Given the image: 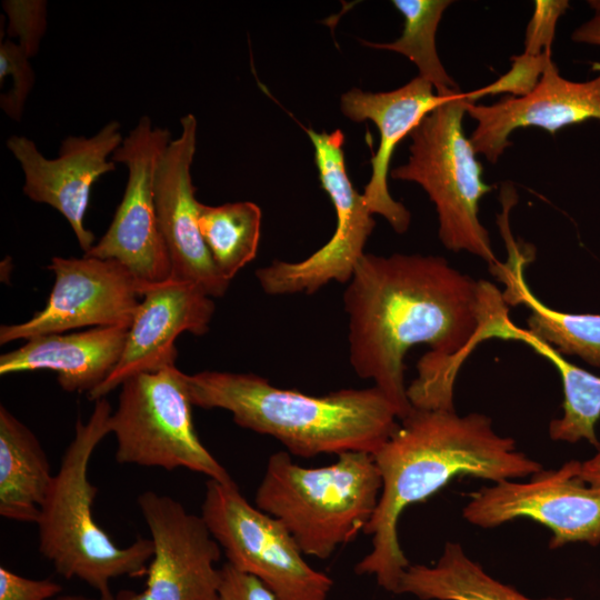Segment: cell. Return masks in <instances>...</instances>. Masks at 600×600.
Instances as JSON below:
<instances>
[{"label": "cell", "instance_id": "6da1fadb", "mask_svg": "<svg viewBox=\"0 0 600 600\" xmlns=\"http://www.w3.org/2000/svg\"><path fill=\"white\" fill-rule=\"evenodd\" d=\"M343 307L350 364L384 393L399 420L413 408L454 410L462 362L509 318L492 283L418 253H364Z\"/></svg>", "mask_w": 600, "mask_h": 600}, {"label": "cell", "instance_id": "7a4b0ae2", "mask_svg": "<svg viewBox=\"0 0 600 600\" xmlns=\"http://www.w3.org/2000/svg\"><path fill=\"white\" fill-rule=\"evenodd\" d=\"M382 487L377 509L364 529L371 551L354 567L371 574L379 587L398 594L410 566L399 542L403 510L432 497L458 477L493 483L530 477L543 466L517 447L514 439L496 432L490 417L456 410L416 409L402 420L373 454Z\"/></svg>", "mask_w": 600, "mask_h": 600}, {"label": "cell", "instance_id": "3957f363", "mask_svg": "<svg viewBox=\"0 0 600 600\" xmlns=\"http://www.w3.org/2000/svg\"><path fill=\"white\" fill-rule=\"evenodd\" d=\"M193 407L224 409L236 424L279 440L290 454H374L399 424L396 408L372 386L316 397L278 388L253 373L184 374Z\"/></svg>", "mask_w": 600, "mask_h": 600}, {"label": "cell", "instance_id": "277c9868", "mask_svg": "<svg viewBox=\"0 0 600 600\" xmlns=\"http://www.w3.org/2000/svg\"><path fill=\"white\" fill-rule=\"evenodd\" d=\"M111 406L94 401L89 419L76 422L74 437L41 507L37 521L38 550L66 579L86 582L100 600H113L110 583L120 577H144L153 556V542L138 536L119 547L93 519L97 487L88 477L94 449L110 434Z\"/></svg>", "mask_w": 600, "mask_h": 600}, {"label": "cell", "instance_id": "5b68a950", "mask_svg": "<svg viewBox=\"0 0 600 600\" xmlns=\"http://www.w3.org/2000/svg\"><path fill=\"white\" fill-rule=\"evenodd\" d=\"M382 481L373 454L347 451L323 467L307 468L288 451L269 457L256 507L279 520L304 556L320 560L364 531Z\"/></svg>", "mask_w": 600, "mask_h": 600}, {"label": "cell", "instance_id": "8992f818", "mask_svg": "<svg viewBox=\"0 0 600 600\" xmlns=\"http://www.w3.org/2000/svg\"><path fill=\"white\" fill-rule=\"evenodd\" d=\"M468 99L458 91L436 108L410 133L407 163L394 168L392 179L416 182L436 207L439 238L454 252L467 251L490 267L497 264L488 230L479 219L481 198L492 190L482 180V166L476 158L462 120Z\"/></svg>", "mask_w": 600, "mask_h": 600}, {"label": "cell", "instance_id": "52a82bcc", "mask_svg": "<svg viewBox=\"0 0 600 600\" xmlns=\"http://www.w3.org/2000/svg\"><path fill=\"white\" fill-rule=\"evenodd\" d=\"M184 374L176 366L137 374L120 386L109 420L120 464L184 468L211 480H233L202 444L192 420Z\"/></svg>", "mask_w": 600, "mask_h": 600}, {"label": "cell", "instance_id": "ba28073f", "mask_svg": "<svg viewBox=\"0 0 600 600\" xmlns=\"http://www.w3.org/2000/svg\"><path fill=\"white\" fill-rule=\"evenodd\" d=\"M201 517L227 562L276 600H328L333 580L308 564L286 527L251 504L233 480H207Z\"/></svg>", "mask_w": 600, "mask_h": 600}, {"label": "cell", "instance_id": "9c48e42d", "mask_svg": "<svg viewBox=\"0 0 600 600\" xmlns=\"http://www.w3.org/2000/svg\"><path fill=\"white\" fill-rule=\"evenodd\" d=\"M313 146L314 162L322 189L336 211V228L329 241L298 262L274 260L256 271L262 290L271 296L319 291L331 281L348 283L364 254L363 248L376 221L347 171L344 134L306 129Z\"/></svg>", "mask_w": 600, "mask_h": 600}, {"label": "cell", "instance_id": "30bf717a", "mask_svg": "<svg viewBox=\"0 0 600 600\" xmlns=\"http://www.w3.org/2000/svg\"><path fill=\"white\" fill-rule=\"evenodd\" d=\"M581 461L542 469L523 482L503 480L474 491L462 509L472 526L489 529L530 519L551 531L549 548L568 543L600 544V488L580 474Z\"/></svg>", "mask_w": 600, "mask_h": 600}, {"label": "cell", "instance_id": "8fae6325", "mask_svg": "<svg viewBox=\"0 0 600 600\" xmlns=\"http://www.w3.org/2000/svg\"><path fill=\"white\" fill-rule=\"evenodd\" d=\"M171 140L170 131L153 126L148 116L141 117L123 139L112 154V161L128 170L122 200L106 233L83 254L120 262L139 282L142 293L172 277L153 198L156 169Z\"/></svg>", "mask_w": 600, "mask_h": 600}, {"label": "cell", "instance_id": "7c38bea8", "mask_svg": "<svg viewBox=\"0 0 600 600\" xmlns=\"http://www.w3.org/2000/svg\"><path fill=\"white\" fill-rule=\"evenodd\" d=\"M150 531L153 556L144 589H123L113 600H220L222 549L201 514L172 497L144 491L137 498Z\"/></svg>", "mask_w": 600, "mask_h": 600}, {"label": "cell", "instance_id": "4fadbf2b", "mask_svg": "<svg viewBox=\"0 0 600 600\" xmlns=\"http://www.w3.org/2000/svg\"><path fill=\"white\" fill-rule=\"evenodd\" d=\"M54 283L46 306L29 320L0 327V344L83 327L130 326L142 288L112 259L53 257Z\"/></svg>", "mask_w": 600, "mask_h": 600}, {"label": "cell", "instance_id": "5bb4252c", "mask_svg": "<svg viewBox=\"0 0 600 600\" xmlns=\"http://www.w3.org/2000/svg\"><path fill=\"white\" fill-rule=\"evenodd\" d=\"M120 128V123L112 120L94 136L66 137L54 159L46 158L24 136L14 134L6 141L23 171V193L59 211L84 253L94 244V233L83 222L91 188L101 176L116 170V162L108 157L123 141Z\"/></svg>", "mask_w": 600, "mask_h": 600}, {"label": "cell", "instance_id": "9a60e30c", "mask_svg": "<svg viewBox=\"0 0 600 600\" xmlns=\"http://www.w3.org/2000/svg\"><path fill=\"white\" fill-rule=\"evenodd\" d=\"M180 134L161 154L154 174L157 219L171 261V279L200 287L211 298L223 297L230 282L218 271L199 228L191 166L197 146V119H180Z\"/></svg>", "mask_w": 600, "mask_h": 600}, {"label": "cell", "instance_id": "2e32d148", "mask_svg": "<svg viewBox=\"0 0 600 600\" xmlns=\"http://www.w3.org/2000/svg\"><path fill=\"white\" fill-rule=\"evenodd\" d=\"M214 310L212 298L192 282L170 279L146 288L118 364L89 399L106 398L137 374L176 366L177 338L186 331L206 334Z\"/></svg>", "mask_w": 600, "mask_h": 600}, {"label": "cell", "instance_id": "e0dca14e", "mask_svg": "<svg viewBox=\"0 0 600 600\" xmlns=\"http://www.w3.org/2000/svg\"><path fill=\"white\" fill-rule=\"evenodd\" d=\"M592 69L600 70V63ZM466 111L477 122L470 137L476 153L496 163L512 144L509 136L519 128L538 127L553 133L566 126L600 120V74L573 82L560 76L551 59L528 96H507L489 106L467 102Z\"/></svg>", "mask_w": 600, "mask_h": 600}, {"label": "cell", "instance_id": "ac0fdd59", "mask_svg": "<svg viewBox=\"0 0 600 600\" xmlns=\"http://www.w3.org/2000/svg\"><path fill=\"white\" fill-rule=\"evenodd\" d=\"M454 93L439 96L431 83L418 76L392 91L366 92L352 88L341 96V111L348 119L354 122L370 120L379 130V148L370 160L371 177L362 194L370 212L381 214L398 233L408 230L410 212L389 192L392 153L423 118Z\"/></svg>", "mask_w": 600, "mask_h": 600}, {"label": "cell", "instance_id": "d6986e66", "mask_svg": "<svg viewBox=\"0 0 600 600\" xmlns=\"http://www.w3.org/2000/svg\"><path fill=\"white\" fill-rule=\"evenodd\" d=\"M129 327H96L30 338L18 349L1 354L0 374L50 370L64 391L90 393L118 364Z\"/></svg>", "mask_w": 600, "mask_h": 600}, {"label": "cell", "instance_id": "ffe728a7", "mask_svg": "<svg viewBox=\"0 0 600 600\" xmlns=\"http://www.w3.org/2000/svg\"><path fill=\"white\" fill-rule=\"evenodd\" d=\"M509 258L491 268L506 284L502 292L507 304H526L530 310L527 331L559 353L578 356L589 364L600 367V314L569 313L543 304L526 283L523 271L531 252L511 237L508 214L498 219Z\"/></svg>", "mask_w": 600, "mask_h": 600}, {"label": "cell", "instance_id": "44dd1931", "mask_svg": "<svg viewBox=\"0 0 600 600\" xmlns=\"http://www.w3.org/2000/svg\"><path fill=\"white\" fill-rule=\"evenodd\" d=\"M53 476L36 434L1 404L0 516L37 523Z\"/></svg>", "mask_w": 600, "mask_h": 600}, {"label": "cell", "instance_id": "7402d4cb", "mask_svg": "<svg viewBox=\"0 0 600 600\" xmlns=\"http://www.w3.org/2000/svg\"><path fill=\"white\" fill-rule=\"evenodd\" d=\"M420 600H577L573 597L534 599L489 574L456 541L446 542L432 566L410 564L404 571L398 594Z\"/></svg>", "mask_w": 600, "mask_h": 600}, {"label": "cell", "instance_id": "603a6c76", "mask_svg": "<svg viewBox=\"0 0 600 600\" xmlns=\"http://www.w3.org/2000/svg\"><path fill=\"white\" fill-rule=\"evenodd\" d=\"M499 332L500 339L517 340L531 347L551 361L561 377L563 414L550 421L549 437L568 443L587 440L597 448L600 444L596 432L600 419V376L569 362L556 349L532 337L527 329L514 326L510 319Z\"/></svg>", "mask_w": 600, "mask_h": 600}, {"label": "cell", "instance_id": "cb8c5ba5", "mask_svg": "<svg viewBox=\"0 0 600 600\" xmlns=\"http://www.w3.org/2000/svg\"><path fill=\"white\" fill-rule=\"evenodd\" d=\"M261 209L251 201L227 202L220 206L200 203L199 228L211 258L227 280L257 256Z\"/></svg>", "mask_w": 600, "mask_h": 600}, {"label": "cell", "instance_id": "d4e9b609", "mask_svg": "<svg viewBox=\"0 0 600 600\" xmlns=\"http://www.w3.org/2000/svg\"><path fill=\"white\" fill-rule=\"evenodd\" d=\"M451 3L449 0H393L392 4L404 18L402 34L388 43L361 42L406 56L418 67L419 77L431 83L439 96L460 91L441 63L436 46L439 22Z\"/></svg>", "mask_w": 600, "mask_h": 600}, {"label": "cell", "instance_id": "484cf974", "mask_svg": "<svg viewBox=\"0 0 600 600\" xmlns=\"http://www.w3.org/2000/svg\"><path fill=\"white\" fill-rule=\"evenodd\" d=\"M11 77L12 87L0 97V107L13 121H20L24 104L34 84V71L30 58L11 39L0 42V80Z\"/></svg>", "mask_w": 600, "mask_h": 600}, {"label": "cell", "instance_id": "4316f807", "mask_svg": "<svg viewBox=\"0 0 600 600\" xmlns=\"http://www.w3.org/2000/svg\"><path fill=\"white\" fill-rule=\"evenodd\" d=\"M549 60L551 53L534 57L523 52L512 57V64L507 73L486 87L466 93L468 102L476 103L484 96L498 93H509L516 98L528 96L539 83Z\"/></svg>", "mask_w": 600, "mask_h": 600}, {"label": "cell", "instance_id": "83f0119b", "mask_svg": "<svg viewBox=\"0 0 600 600\" xmlns=\"http://www.w3.org/2000/svg\"><path fill=\"white\" fill-rule=\"evenodd\" d=\"M2 8L9 18V39L18 38V44L31 59L39 49L47 29V2L43 0H4Z\"/></svg>", "mask_w": 600, "mask_h": 600}, {"label": "cell", "instance_id": "f1b7e54d", "mask_svg": "<svg viewBox=\"0 0 600 600\" xmlns=\"http://www.w3.org/2000/svg\"><path fill=\"white\" fill-rule=\"evenodd\" d=\"M528 24L524 40V53L542 56L551 53L557 22L569 8L567 0H538Z\"/></svg>", "mask_w": 600, "mask_h": 600}, {"label": "cell", "instance_id": "f546056e", "mask_svg": "<svg viewBox=\"0 0 600 600\" xmlns=\"http://www.w3.org/2000/svg\"><path fill=\"white\" fill-rule=\"evenodd\" d=\"M51 579H31L0 566V600H50L62 593Z\"/></svg>", "mask_w": 600, "mask_h": 600}, {"label": "cell", "instance_id": "4dcf8cb0", "mask_svg": "<svg viewBox=\"0 0 600 600\" xmlns=\"http://www.w3.org/2000/svg\"><path fill=\"white\" fill-rule=\"evenodd\" d=\"M220 600H276L256 577L243 573L228 562L221 567Z\"/></svg>", "mask_w": 600, "mask_h": 600}, {"label": "cell", "instance_id": "1f68e13d", "mask_svg": "<svg viewBox=\"0 0 600 600\" xmlns=\"http://www.w3.org/2000/svg\"><path fill=\"white\" fill-rule=\"evenodd\" d=\"M577 29L572 39L577 42H587L600 46V12Z\"/></svg>", "mask_w": 600, "mask_h": 600}, {"label": "cell", "instance_id": "d6a6232c", "mask_svg": "<svg viewBox=\"0 0 600 600\" xmlns=\"http://www.w3.org/2000/svg\"><path fill=\"white\" fill-rule=\"evenodd\" d=\"M596 449L591 458L581 461L580 474L588 484L600 488V444Z\"/></svg>", "mask_w": 600, "mask_h": 600}, {"label": "cell", "instance_id": "836d02e7", "mask_svg": "<svg viewBox=\"0 0 600 600\" xmlns=\"http://www.w3.org/2000/svg\"><path fill=\"white\" fill-rule=\"evenodd\" d=\"M50 600H100V599L87 597V596H83V594H76V593L62 594L61 593L58 597H54V598H52Z\"/></svg>", "mask_w": 600, "mask_h": 600}]
</instances>
